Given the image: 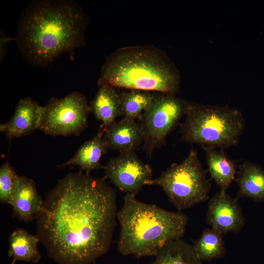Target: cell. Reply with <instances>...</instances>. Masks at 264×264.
Wrapping results in <instances>:
<instances>
[{
  "mask_svg": "<svg viewBox=\"0 0 264 264\" xmlns=\"http://www.w3.org/2000/svg\"><path fill=\"white\" fill-rule=\"evenodd\" d=\"M117 196L104 177L80 171L59 179L37 215V235L57 264H92L109 250Z\"/></svg>",
  "mask_w": 264,
  "mask_h": 264,
  "instance_id": "1",
  "label": "cell"
},
{
  "mask_svg": "<svg viewBox=\"0 0 264 264\" xmlns=\"http://www.w3.org/2000/svg\"><path fill=\"white\" fill-rule=\"evenodd\" d=\"M88 23L87 15L76 2L34 0L21 15L16 40L29 63L45 66L84 44Z\"/></svg>",
  "mask_w": 264,
  "mask_h": 264,
  "instance_id": "2",
  "label": "cell"
},
{
  "mask_svg": "<svg viewBox=\"0 0 264 264\" xmlns=\"http://www.w3.org/2000/svg\"><path fill=\"white\" fill-rule=\"evenodd\" d=\"M180 80V72L166 52L146 44L112 52L101 67L98 85L175 95Z\"/></svg>",
  "mask_w": 264,
  "mask_h": 264,
  "instance_id": "3",
  "label": "cell"
},
{
  "mask_svg": "<svg viewBox=\"0 0 264 264\" xmlns=\"http://www.w3.org/2000/svg\"><path fill=\"white\" fill-rule=\"evenodd\" d=\"M120 224L117 250L123 256L137 258L155 256L167 243L183 237L188 216L171 212L126 194L117 212Z\"/></svg>",
  "mask_w": 264,
  "mask_h": 264,
  "instance_id": "4",
  "label": "cell"
},
{
  "mask_svg": "<svg viewBox=\"0 0 264 264\" xmlns=\"http://www.w3.org/2000/svg\"><path fill=\"white\" fill-rule=\"evenodd\" d=\"M180 140L202 147L224 149L237 145L245 127L240 110L227 106L186 102Z\"/></svg>",
  "mask_w": 264,
  "mask_h": 264,
  "instance_id": "5",
  "label": "cell"
},
{
  "mask_svg": "<svg viewBox=\"0 0 264 264\" xmlns=\"http://www.w3.org/2000/svg\"><path fill=\"white\" fill-rule=\"evenodd\" d=\"M207 172L197 151L192 148L181 163L172 164L148 185L161 187L171 203L180 211L209 198L211 184Z\"/></svg>",
  "mask_w": 264,
  "mask_h": 264,
  "instance_id": "6",
  "label": "cell"
},
{
  "mask_svg": "<svg viewBox=\"0 0 264 264\" xmlns=\"http://www.w3.org/2000/svg\"><path fill=\"white\" fill-rule=\"evenodd\" d=\"M186 102L175 95L155 93L140 116L143 140L142 149L151 158L156 149L165 143L166 138L184 115Z\"/></svg>",
  "mask_w": 264,
  "mask_h": 264,
  "instance_id": "7",
  "label": "cell"
},
{
  "mask_svg": "<svg viewBox=\"0 0 264 264\" xmlns=\"http://www.w3.org/2000/svg\"><path fill=\"white\" fill-rule=\"evenodd\" d=\"M90 112L87 98L79 92L52 97L43 106L38 129L50 135L78 136L88 125Z\"/></svg>",
  "mask_w": 264,
  "mask_h": 264,
  "instance_id": "8",
  "label": "cell"
},
{
  "mask_svg": "<svg viewBox=\"0 0 264 264\" xmlns=\"http://www.w3.org/2000/svg\"><path fill=\"white\" fill-rule=\"evenodd\" d=\"M104 177L121 191L136 196L152 178V170L135 152L120 154L111 158L104 166Z\"/></svg>",
  "mask_w": 264,
  "mask_h": 264,
  "instance_id": "9",
  "label": "cell"
},
{
  "mask_svg": "<svg viewBox=\"0 0 264 264\" xmlns=\"http://www.w3.org/2000/svg\"><path fill=\"white\" fill-rule=\"evenodd\" d=\"M238 199L230 197L226 191L220 190L208 202L206 223L223 234L239 232L244 225L245 218Z\"/></svg>",
  "mask_w": 264,
  "mask_h": 264,
  "instance_id": "10",
  "label": "cell"
},
{
  "mask_svg": "<svg viewBox=\"0 0 264 264\" xmlns=\"http://www.w3.org/2000/svg\"><path fill=\"white\" fill-rule=\"evenodd\" d=\"M44 201L37 191L35 181L17 175L10 203L13 208V216L21 221L29 222L36 217Z\"/></svg>",
  "mask_w": 264,
  "mask_h": 264,
  "instance_id": "11",
  "label": "cell"
},
{
  "mask_svg": "<svg viewBox=\"0 0 264 264\" xmlns=\"http://www.w3.org/2000/svg\"><path fill=\"white\" fill-rule=\"evenodd\" d=\"M42 109L29 97L21 99L10 119L0 124V131L9 139L33 133L39 128Z\"/></svg>",
  "mask_w": 264,
  "mask_h": 264,
  "instance_id": "12",
  "label": "cell"
},
{
  "mask_svg": "<svg viewBox=\"0 0 264 264\" xmlns=\"http://www.w3.org/2000/svg\"><path fill=\"white\" fill-rule=\"evenodd\" d=\"M103 136L109 149L120 153L135 152L143 140L140 123L124 117L104 129Z\"/></svg>",
  "mask_w": 264,
  "mask_h": 264,
  "instance_id": "13",
  "label": "cell"
},
{
  "mask_svg": "<svg viewBox=\"0 0 264 264\" xmlns=\"http://www.w3.org/2000/svg\"><path fill=\"white\" fill-rule=\"evenodd\" d=\"M104 129L101 125L92 138L85 142L70 159L58 166L77 165L80 167V171L87 173L94 170L104 169V166L101 164L100 160L109 149L104 138Z\"/></svg>",
  "mask_w": 264,
  "mask_h": 264,
  "instance_id": "14",
  "label": "cell"
},
{
  "mask_svg": "<svg viewBox=\"0 0 264 264\" xmlns=\"http://www.w3.org/2000/svg\"><path fill=\"white\" fill-rule=\"evenodd\" d=\"M89 105L90 112L102 122L104 129L116 122L117 117L123 115L119 93L111 87L100 86Z\"/></svg>",
  "mask_w": 264,
  "mask_h": 264,
  "instance_id": "15",
  "label": "cell"
},
{
  "mask_svg": "<svg viewBox=\"0 0 264 264\" xmlns=\"http://www.w3.org/2000/svg\"><path fill=\"white\" fill-rule=\"evenodd\" d=\"M236 181L239 190L236 198H249L264 201V170L258 164L244 161L238 165Z\"/></svg>",
  "mask_w": 264,
  "mask_h": 264,
  "instance_id": "16",
  "label": "cell"
},
{
  "mask_svg": "<svg viewBox=\"0 0 264 264\" xmlns=\"http://www.w3.org/2000/svg\"><path fill=\"white\" fill-rule=\"evenodd\" d=\"M205 153L206 164L211 178L220 190L226 191L235 180L237 162L229 158L224 149L202 147Z\"/></svg>",
  "mask_w": 264,
  "mask_h": 264,
  "instance_id": "17",
  "label": "cell"
},
{
  "mask_svg": "<svg viewBox=\"0 0 264 264\" xmlns=\"http://www.w3.org/2000/svg\"><path fill=\"white\" fill-rule=\"evenodd\" d=\"M40 242L37 235H32L25 230L18 228L9 237L8 256L16 261L37 264L41 258L38 249Z\"/></svg>",
  "mask_w": 264,
  "mask_h": 264,
  "instance_id": "18",
  "label": "cell"
},
{
  "mask_svg": "<svg viewBox=\"0 0 264 264\" xmlns=\"http://www.w3.org/2000/svg\"><path fill=\"white\" fill-rule=\"evenodd\" d=\"M150 264H204L196 255L192 245L179 239L161 248Z\"/></svg>",
  "mask_w": 264,
  "mask_h": 264,
  "instance_id": "19",
  "label": "cell"
},
{
  "mask_svg": "<svg viewBox=\"0 0 264 264\" xmlns=\"http://www.w3.org/2000/svg\"><path fill=\"white\" fill-rule=\"evenodd\" d=\"M198 258L203 263L223 258L226 253L223 234L213 228H205L192 245Z\"/></svg>",
  "mask_w": 264,
  "mask_h": 264,
  "instance_id": "20",
  "label": "cell"
},
{
  "mask_svg": "<svg viewBox=\"0 0 264 264\" xmlns=\"http://www.w3.org/2000/svg\"><path fill=\"white\" fill-rule=\"evenodd\" d=\"M119 93L124 118L133 120L140 117L154 96L151 92L138 90Z\"/></svg>",
  "mask_w": 264,
  "mask_h": 264,
  "instance_id": "21",
  "label": "cell"
},
{
  "mask_svg": "<svg viewBox=\"0 0 264 264\" xmlns=\"http://www.w3.org/2000/svg\"><path fill=\"white\" fill-rule=\"evenodd\" d=\"M17 175L8 161L1 165L0 168V201L1 203L10 204Z\"/></svg>",
  "mask_w": 264,
  "mask_h": 264,
  "instance_id": "22",
  "label": "cell"
},
{
  "mask_svg": "<svg viewBox=\"0 0 264 264\" xmlns=\"http://www.w3.org/2000/svg\"><path fill=\"white\" fill-rule=\"evenodd\" d=\"M8 38L4 37L3 35L0 37V60L1 58L3 57L5 52V49H6V43L8 40H6Z\"/></svg>",
  "mask_w": 264,
  "mask_h": 264,
  "instance_id": "23",
  "label": "cell"
},
{
  "mask_svg": "<svg viewBox=\"0 0 264 264\" xmlns=\"http://www.w3.org/2000/svg\"><path fill=\"white\" fill-rule=\"evenodd\" d=\"M16 261H17L15 259H12V261L10 264H15Z\"/></svg>",
  "mask_w": 264,
  "mask_h": 264,
  "instance_id": "24",
  "label": "cell"
}]
</instances>
